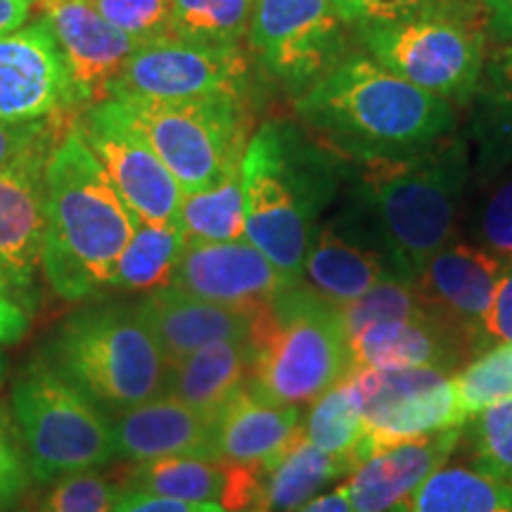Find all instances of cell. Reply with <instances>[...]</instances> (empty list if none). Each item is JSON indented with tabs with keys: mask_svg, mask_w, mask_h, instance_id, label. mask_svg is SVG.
Returning <instances> with one entry per match:
<instances>
[{
	"mask_svg": "<svg viewBox=\"0 0 512 512\" xmlns=\"http://www.w3.org/2000/svg\"><path fill=\"white\" fill-rule=\"evenodd\" d=\"M479 100H482V131L484 152L494 157H512V43L498 50L484 64L479 81Z\"/></svg>",
	"mask_w": 512,
	"mask_h": 512,
	"instance_id": "cell-33",
	"label": "cell"
},
{
	"mask_svg": "<svg viewBox=\"0 0 512 512\" xmlns=\"http://www.w3.org/2000/svg\"><path fill=\"white\" fill-rule=\"evenodd\" d=\"M136 226L138 219L74 121L46 164L43 275L67 302L107 292Z\"/></svg>",
	"mask_w": 512,
	"mask_h": 512,
	"instance_id": "cell-2",
	"label": "cell"
},
{
	"mask_svg": "<svg viewBox=\"0 0 512 512\" xmlns=\"http://www.w3.org/2000/svg\"><path fill=\"white\" fill-rule=\"evenodd\" d=\"M114 29L143 43L171 34V0H91Z\"/></svg>",
	"mask_w": 512,
	"mask_h": 512,
	"instance_id": "cell-40",
	"label": "cell"
},
{
	"mask_svg": "<svg viewBox=\"0 0 512 512\" xmlns=\"http://www.w3.org/2000/svg\"><path fill=\"white\" fill-rule=\"evenodd\" d=\"M5 375H8V361H5V354L0 351V384H3Z\"/></svg>",
	"mask_w": 512,
	"mask_h": 512,
	"instance_id": "cell-49",
	"label": "cell"
},
{
	"mask_svg": "<svg viewBox=\"0 0 512 512\" xmlns=\"http://www.w3.org/2000/svg\"><path fill=\"white\" fill-rule=\"evenodd\" d=\"M247 389L273 406H306L354 373L337 306L304 283L290 285L256 318Z\"/></svg>",
	"mask_w": 512,
	"mask_h": 512,
	"instance_id": "cell-6",
	"label": "cell"
},
{
	"mask_svg": "<svg viewBox=\"0 0 512 512\" xmlns=\"http://www.w3.org/2000/svg\"><path fill=\"white\" fill-rule=\"evenodd\" d=\"M76 114H57L48 119L22 121V124H0V174L36 162V159H48L67 128L76 121Z\"/></svg>",
	"mask_w": 512,
	"mask_h": 512,
	"instance_id": "cell-36",
	"label": "cell"
},
{
	"mask_svg": "<svg viewBox=\"0 0 512 512\" xmlns=\"http://www.w3.org/2000/svg\"><path fill=\"white\" fill-rule=\"evenodd\" d=\"M249 48L294 98L349 55V27L330 0H256Z\"/></svg>",
	"mask_w": 512,
	"mask_h": 512,
	"instance_id": "cell-10",
	"label": "cell"
},
{
	"mask_svg": "<svg viewBox=\"0 0 512 512\" xmlns=\"http://www.w3.org/2000/svg\"><path fill=\"white\" fill-rule=\"evenodd\" d=\"M392 275L396 271L387 256L373 245L351 240L335 228H320L306 254L302 283L339 309Z\"/></svg>",
	"mask_w": 512,
	"mask_h": 512,
	"instance_id": "cell-26",
	"label": "cell"
},
{
	"mask_svg": "<svg viewBox=\"0 0 512 512\" xmlns=\"http://www.w3.org/2000/svg\"><path fill=\"white\" fill-rule=\"evenodd\" d=\"M119 486L136 494L214 503L230 512H247L259 498L261 467L207 458H157L128 467L119 477Z\"/></svg>",
	"mask_w": 512,
	"mask_h": 512,
	"instance_id": "cell-19",
	"label": "cell"
},
{
	"mask_svg": "<svg viewBox=\"0 0 512 512\" xmlns=\"http://www.w3.org/2000/svg\"><path fill=\"white\" fill-rule=\"evenodd\" d=\"M294 112L311 138L356 164L418 155L446 138L453 126L451 102L361 53H349L316 86L294 98Z\"/></svg>",
	"mask_w": 512,
	"mask_h": 512,
	"instance_id": "cell-1",
	"label": "cell"
},
{
	"mask_svg": "<svg viewBox=\"0 0 512 512\" xmlns=\"http://www.w3.org/2000/svg\"><path fill=\"white\" fill-rule=\"evenodd\" d=\"M249 57L242 46H211L164 36L143 43L121 64L110 98L190 100L230 95L245 100Z\"/></svg>",
	"mask_w": 512,
	"mask_h": 512,
	"instance_id": "cell-12",
	"label": "cell"
},
{
	"mask_svg": "<svg viewBox=\"0 0 512 512\" xmlns=\"http://www.w3.org/2000/svg\"><path fill=\"white\" fill-rule=\"evenodd\" d=\"M304 439L332 456L351 458L356 465L366 460L361 396L351 377L313 401L304 420Z\"/></svg>",
	"mask_w": 512,
	"mask_h": 512,
	"instance_id": "cell-30",
	"label": "cell"
},
{
	"mask_svg": "<svg viewBox=\"0 0 512 512\" xmlns=\"http://www.w3.org/2000/svg\"><path fill=\"white\" fill-rule=\"evenodd\" d=\"M183 247L185 235L176 221H138L107 280V290L152 292L171 285Z\"/></svg>",
	"mask_w": 512,
	"mask_h": 512,
	"instance_id": "cell-28",
	"label": "cell"
},
{
	"mask_svg": "<svg viewBox=\"0 0 512 512\" xmlns=\"http://www.w3.org/2000/svg\"><path fill=\"white\" fill-rule=\"evenodd\" d=\"M216 456L223 463L266 467L304 434L297 406L259 401L245 387L211 420Z\"/></svg>",
	"mask_w": 512,
	"mask_h": 512,
	"instance_id": "cell-24",
	"label": "cell"
},
{
	"mask_svg": "<svg viewBox=\"0 0 512 512\" xmlns=\"http://www.w3.org/2000/svg\"><path fill=\"white\" fill-rule=\"evenodd\" d=\"M337 166L309 131L266 121L242 157L245 240L290 283H302L313 221L335 192Z\"/></svg>",
	"mask_w": 512,
	"mask_h": 512,
	"instance_id": "cell-4",
	"label": "cell"
},
{
	"mask_svg": "<svg viewBox=\"0 0 512 512\" xmlns=\"http://www.w3.org/2000/svg\"><path fill=\"white\" fill-rule=\"evenodd\" d=\"M114 512H230L214 503H195L178 501V498L136 494V491H124L121 501Z\"/></svg>",
	"mask_w": 512,
	"mask_h": 512,
	"instance_id": "cell-44",
	"label": "cell"
},
{
	"mask_svg": "<svg viewBox=\"0 0 512 512\" xmlns=\"http://www.w3.org/2000/svg\"><path fill=\"white\" fill-rule=\"evenodd\" d=\"M57 38L83 107L110 98V86L138 41L114 29L91 0H36Z\"/></svg>",
	"mask_w": 512,
	"mask_h": 512,
	"instance_id": "cell-17",
	"label": "cell"
},
{
	"mask_svg": "<svg viewBox=\"0 0 512 512\" xmlns=\"http://www.w3.org/2000/svg\"><path fill=\"white\" fill-rule=\"evenodd\" d=\"M349 377L361 396L366 458L465 422L453 375L441 368H361Z\"/></svg>",
	"mask_w": 512,
	"mask_h": 512,
	"instance_id": "cell-11",
	"label": "cell"
},
{
	"mask_svg": "<svg viewBox=\"0 0 512 512\" xmlns=\"http://www.w3.org/2000/svg\"><path fill=\"white\" fill-rule=\"evenodd\" d=\"M460 427L375 453L344 482L356 512H408L413 496L451 458Z\"/></svg>",
	"mask_w": 512,
	"mask_h": 512,
	"instance_id": "cell-21",
	"label": "cell"
},
{
	"mask_svg": "<svg viewBox=\"0 0 512 512\" xmlns=\"http://www.w3.org/2000/svg\"><path fill=\"white\" fill-rule=\"evenodd\" d=\"M83 110L67 62L46 19L0 36V124Z\"/></svg>",
	"mask_w": 512,
	"mask_h": 512,
	"instance_id": "cell-14",
	"label": "cell"
},
{
	"mask_svg": "<svg viewBox=\"0 0 512 512\" xmlns=\"http://www.w3.org/2000/svg\"><path fill=\"white\" fill-rule=\"evenodd\" d=\"M34 0H0V36L22 29L31 15Z\"/></svg>",
	"mask_w": 512,
	"mask_h": 512,
	"instance_id": "cell-47",
	"label": "cell"
},
{
	"mask_svg": "<svg viewBox=\"0 0 512 512\" xmlns=\"http://www.w3.org/2000/svg\"><path fill=\"white\" fill-rule=\"evenodd\" d=\"M12 415L36 482L53 484L114 460L112 415L41 354L31 358L12 384Z\"/></svg>",
	"mask_w": 512,
	"mask_h": 512,
	"instance_id": "cell-7",
	"label": "cell"
},
{
	"mask_svg": "<svg viewBox=\"0 0 512 512\" xmlns=\"http://www.w3.org/2000/svg\"><path fill=\"white\" fill-rule=\"evenodd\" d=\"M176 223L185 240L228 242L245 238V188L242 166L207 190L183 195Z\"/></svg>",
	"mask_w": 512,
	"mask_h": 512,
	"instance_id": "cell-31",
	"label": "cell"
},
{
	"mask_svg": "<svg viewBox=\"0 0 512 512\" xmlns=\"http://www.w3.org/2000/svg\"><path fill=\"white\" fill-rule=\"evenodd\" d=\"M48 159L0 174V294L29 316L41 304Z\"/></svg>",
	"mask_w": 512,
	"mask_h": 512,
	"instance_id": "cell-15",
	"label": "cell"
},
{
	"mask_svg": "<svg viewBox=\"0 0 512 512\" xmlns=\"http://www.w3.org/2000/svg\"><path fill=\"white\" fill-rule=\"evenodd\" d=\"M347 335H356L358 330L370 323H384V320H425L437 318L427 309L425 299L413 280L392 275V278L377 283L363 297L347 306H339Z\"/></svg>",
	"mask_w": 512,
	"mask_h": 512,
	"instance_id": "cell-35",
	"label": "cell"
},
{
	"mask_svg": "<svg viewBox=\"0 0 512 512\" xmlns=\"http://www.w3.org/2000/svg\"><path fill=\"white\" fill-rule=\"evenodd\" d=\"M256 0H171V34L211 46H242Z\"/></svg>",
	"mask_w": 512,
	"mask_h": 512,
	"instance_id": "cell-32",
	"label": "cell"
},
{
	"mask_svg": "<svg viewBox=\"0 0 512 512\" xmlns=\"http://www.w3.org/2000/svg\"><path fill=\"white\" fill-rule=\"evenodd\" d=\"M354 370L441 368L456 370L479 347L441 318L384 320L349 337Z\"/></svg>",
	"mask_w": 512,
	"mask_h": 512,
	"instance_id": "cell-23",
	"label": "cell"
},
{
	"mask_svg": "<svg viewBox=\"0 0 512 512\" xmlns=\"http://www.w3.org/2000/svg\"><path fill=\"white\" fill-rule=\"evenodd\" d=\"M351 458L320 451L304 434L273 463L261 467L256 512H297L335 479L356 470Z\"/></svg>",
	"mask_w": 512,
	"mask_h": 512,
	"instance_id": "cell-27",
	"label": "cell"
},
{
	"mask_svg": "<svg viewBox=\"0 0 512 512\" xmlns=\"http://www.w3.org/2000/svg\"><path fill=\"white\" fill-rule=\"evenodd\" d=\"M136 306L147 330L155 337L166 366L221 339H252L256 318L266 311L230 309L192 297L174 285L147 292Z\"/></svg>",
	"mask_w": 512,
	"mask_h": 512,
	"instance_id": "cell-22",
	"label": "cell"
},
{
	"mask_svg": "<svg viewBox=\"0 0 512 512\" xmlns=\"http://www.w3.org/2000/svg\"><path fill=\"white\" fill-rule=\"evenodd\" d=\"M114 458L145 463L157 458L219 460L207 415L169 394L112 415Z\"/></svg>",
	"mask_w": 512,
	"mask_h": 512,
	"instance_id": "cell-20",
	"label": "cell"
},
{
	"mask_svg": "<svg viewBox=\"0 0 512 512\" xmlns=\"http://www.w3.org/2000/svg\"><path fill=\"white\" fill-rule=\"evenodd\" d=\"M482 8L496 41L503 46L512 43V0H482Z\"/></svg>",
	"mask_w": 512,
	"mask_h": 512,
	"instance_id": "cell-46",
	"label": "cell"
},
{
	"mask_svg": "<svg viewBox=\"0 0 512 512\" xmlns=\"http://www.w3.org/2000/svg\"><path fill=\"white\" fill-rule=\"evenodd\" d=\"M31 479L34 477L15 415L0 401V512L12 510L27 496Z\"/></svg>",
	"mask_w": 512,
	"mask_h": 512,
	"instance_id": "cell-41",
	"label": "cell"
},
{
	"mask_svg": "<svg viewBox=\"0 0 512 512\" xmlns=\"http://www.w3.org/2000/svg\"><path fill=\"white\" fill-rule=\"evenodd\" d=\"M472 441L484 475L512 484V401L496 403L472 415Z\"/></svg>",
	"mask_w": 512,
	"mask_h": 512,
	"instance_id": "cell-37",
	"label": "cell"
},
{
	"mask_svg": "<svg viewBox=\"0 0 512 512\" xmlns=\"http://www.w3.org/2000/svg\"><path fill=\"white\" fill-rule=\"evenodd\" d=\"M297 512H356L354 505H351L347 491L344 486H337L335 491L330 494L316 496L313 501H309L304 508H299Z\"/></svg>",
	"mask_w": 512,
	"mask_h": 512,
	"instance_id": "cell-48",
	"label": "cell"
},
{
	"mask_svg": "<svg viewBox=\"0 0 512 512\" xmlns=\"http://www.w3.org/2000/svg\"><path fill=\"white\" fill-rule=\"evenodd\" d=\"M453 389L463 420L496 403L512 401V344H498L472 358L458 375H453Z\"/></svg>",
	"mask_w": 512,
	"mask_h": 512,
	"instance_id": "cell-34",
	"label": "cell"
},
{
	"mask_svg": "<svg viewBox=\"0 0 512 512\" xmlns=\"http://www.w3.org/2000/svg\"><path fill=\"white\" fill-rule=\"evenodd\" d=\"M358 211L366 235L396 275L413 280L451 242L470 178L465 140L448 136L418 155L358 164Z\"/></svg>",
	"mask_w": 512,
	"mask_h": 512,
	"instance_id": "cell-3",
	"label": "cell"
},
{
	"mask_svg": "<svg viewBox=\"0 0 512 512\" xmlns=\"http://www.w3.org/2000/svg\"><path fill=\"white\" fill-rule=\"evenodd\" d=\"M408 512H512V484L482 470L444 465L422 484Z\"/></svg>",
	"mask_w": 512,
	"mask_h": 512,
	"instance_id": "cell-29",
	"label": "cell"
},
{
	"mask_svg": "<svg viewBox=\"0 0 512 512\" xmlns=\"http://www.w3.org/2000/svg\"><path fill=\"white\" fill-rule=\"evenodd\" d=\"M171 285L207 302L259 313L297 283H290L259 249L242 238L228 242L185 240Z\"/></svg>",
	"mask_w": 512,
	"mask_h": 512,
	"instance_id": "cell-16",
	"label": "cell"
},
{
	"mask_svg": "<svg viewBox=\"0 0 512 512\" xmlns=\"http://www.w3.org/2000/svg\"><path fill=\"white\" fill-rule=\"evenodd\" d=\"M486 339L512 344V261H505L494 299L484 320Z\"/></svg>",
	"mask_w": 512,
	"mask_h": 512,
	"instance_id": "cell-43",
	"label": "cell"
},
{
	"mask_svg": "<svg viewBox=\"0 0 512 512\" xmlns=\"http://www.w3.org/2000/svg\"><path fill=\"white\" fill-rule=\"evenodd\" d=\"M252 361L254 344L249 337L207 344L166 366L164 394L214 420L216 413L247 387Z\"/></svg>",
	"mask_w": 512,
	"mask_h": 512,
	"instance_id": "cell-25",
	"label": "cell"
},
{
	"mask_svg": "<svg viewBox=\"0 0 512 512\" xmlns=\"http://www.w3.org/2000/svg\"><path fill=\"white\" fill-rule=\"evenodd\" d=\"M358 38L384 69L451 105L470 100L482 81L484 36L451 15L370 27Z\"/></svg>",
	"mask_w": 512,
	"mask_h": 512,
	"instance_id": "cell-9",
	"label": "cell"
},
{
	"mask_svg": "<svg viewBox=\"0 0 512 512\" xmlns=\"http://www.w3.org/2000/svg\"><path fill=\"white\" fill-rule=\"evenodd\" d=\"M477 233L486 252L512 261V174L486 195L479 209Z\"/></svg>",
	"mask_w": 512,
	"mask_h": 512,
	"instance_id": "cell-42",
	"label": "cell"
},
{
	"mask_svg": "<svg viewBox=\"0 0 512 512\" xmlns=\"http://www.w3.org/2000/svg\"><path fill=\"white\" fill-rule=\"evenodd\" d=\"M147 138L183 195L207 190L238 171L249 143L245 100L230 95L190 100L114 98Z\"/></svg>",
	"mask_w": 512,
	"mask_h": 512,
	"instance_id": "cell-8",
	"label": "cell"
},
{
	"mask_svg": "<svg viewBox=\"0 0 512 512\" xmlns=\"http://www.w3.org/2000/svg\"><path fill=\"white\" fill-rule=\"evenodd\" d=\"M342 22L356 34L408 19L451 15V0H330Z\"/></svg>",
	"mask_w": 512,
	"mask_h": 512,
	"instance_id": "cell-39",
	"label": "cell"
},
{
	"mask_svg": "<svg viewBox=\"0 0 512 512\" xmlns=\"http://www.w3.org/2000/svg\"><path fill=\"white\" fill-rule=\"evenodd\" d=\"M121 496L119 482L98 470H83L53 482L41 512H114Z\"/></svg>",
	"mask_w": 512,
	"mask_h": 512,
	"instance_id": "cell-38",
	"label": "cell"
},
{
	"mask_svg": "<svg viewBox=\"0 0 512 512\" xmlns=\"http://www.w3.org/2000/svg\"><path fill=\"white\" fill-rule=\"evenodd\" d=\"M29 313L0 294V347L15 344L29 332Z\"/></svg>",
	"mask_w": 512,
	"mask_h": 512,
	"instance_id": "cell-45",
	"label": "cell"
},
{
	"mask_svg": "<svg viewBox=\"0 0 512 512\" xmlns=\"http://www.w3.org/2000/svg\"><path fill=\"white\" fill-rule=\"evenodd\" d=\"M76 126L138 221H176L183 190L119 100L83 107Z\"/></svg>",
	"mask_w": 512,
	"mask_h": 512,
	"instance_id": "cell-13",
	"label": "cell"
},
{
	"mask_svg": "<svg viewBox=\"0 0 512 512\" xmlns=\"http://www.w3.org/2000/svg\"><path fill=\"white\" fill-rule=\"evenodd\" d=\"M505 259L465 242H448L422 268L415 285L427 309L484 347V320L501 280Z\"/></svg>",
	"mask_w": 512,
	"mask_h": 512,
	"instance_id": "cell-18",
	"label": "cell"
},
{
	"mask_svg": "<svg viewBox=\"0 0 512 512\" xmlns=\"http://www.w3.org/2000/svg\"><path fill=\"white\" fill-rule=\"evenodd\" d=\"M38 354L110 415L164 394V356L136 304L81 306Z\"/></svg>",
	"mask_w": 512,
	"mask_h": 512,
	"instance_id": "cell-5",
	"label": "cell"
}]
</instances>
